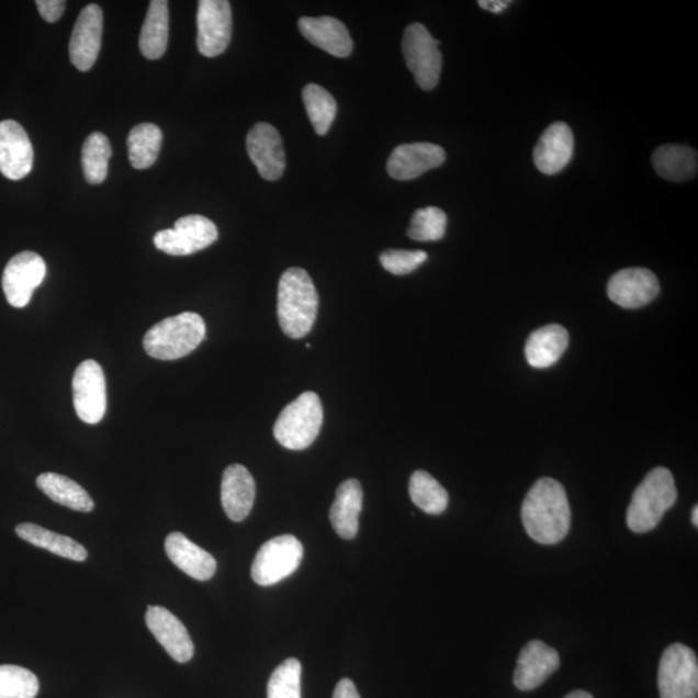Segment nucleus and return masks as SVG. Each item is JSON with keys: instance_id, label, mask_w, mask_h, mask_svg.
<instances>
[{"instance_id": "9d476101", "label": "nucleus", "mask_w": 698, "mask_h": 698, "mask_svg": "<svg viewBox=\"0 0 698 698\" xmlns=\"http://www.w3.org/2000/svg\"><path fill=\"white\" fill-rule=\"evenodd\" d=\"M72 402L76 413L85 424L98 425L106 413V381L103 368L93 360H86L72 376Z\"/></svg>"}, {"instance_id": "a878e982", "label": "nucleus", "mask_w": 698, "mask_h": 698, "mask_svg": "<svg viewBox=\"0 0 698 698\" xmlns=\"http://www.w3.org/2000/svg\"><path fill=\"white\" fill-rule=\"evenodd\" d=\"M169 2L151 0L139 40L144 57H147L148 60H158L165 55L167 45H169Z\"/></svg>"}, {"instance_id": "4be33fe9", "label": "nucleus", "mask_w": 698, "mask_h": 698, "mask_svg": "<svg viewBox=\"0 0 698 698\" xmlns=\"http://www.w3.org/2000/svg\"><path fill=\"white\" fill-rule=\"evenodd\" d=\"M165 550L171 562L189 577L198 581H209L214 577L217 568L215 558L188 540L184 534L174 532L167 536Z\"/></svg>"}, {"instance_id": "7c9ffc66", "label": "nucleus", "mask_w": 698, "mask_h": 698, "mask_svg": "<svg viewBox=\"0 0 698 698\" xmlns=\"http://www.w3.org/2000/svg\"><path fill=\"white\" fill-rule=\"evenodd\" d=\"M409 493L413 504L428 515H440L448 508V492L426 471L414 472L410 477Z\"/></svg>"}, {"instance_id": "5701e85b", "label": "nucleus", "mask_w": 698, "mask_h": 698, "mask_svg": "<svg viewBox=\"0 0 698 698\" xmlns=\"http://www.w3.org/2000/svg\"><path fill=\"white\" fill-rule=\"evenodd\" d=\"M300 31L312 45L336 57L345 58L352 54L353 42L347 27L338 19L302 18Z\"/></svg>"}, {"instance_id": "ddd939ff", "label": "nucleus", "mask_w": 698, "mask_h": 698, "mask_svg": "<svg viewBox=\"0 0 698 698\" xmlns=\"http://www.w3.org/2000/svg\"><path fill=\"white\" fill-rule=\"evenodd\" d=\"M607 293L609 300L622 308H642L656 300L660 282L650 269L627 268L610 278Z\"/></svg>"}, {"instance_id": "473e14b6", "label": "nucleus", "mask_w": 698, "mask_h": 698, "mask_svg": "<svg viewBox=\"0 0 698 698\" xmlns=\"http://www.w3.org/2000/svg\"><path fill=\"white\" fill-rule=\"evenodd\" d=\"M111 157V143L104 134L93 133L87 137L82 148V167L85 178L90 184L103 183Z\"/></svg>"}, {"instance_id": "4468645a", "label": "nucleus", "mask_w": 698, "mask_h": 698, "mask_svg": "<svg viewBox=\"0 0 698 698\" xmlns=\"http://www.w3.org/2000/svg\"><path fill=\"white\" fill-rule=\"evenodd\" d=\"M246 148L261 178L275 181L282 177L286 167L285 149L279 131L272 125L257 123L247 135Z\"/></svg>"}, {"instance_id": "423d86ee", "label": "nucleus", "mask_w": 698, "mask_h": 698, "mask_svg": "<svg viewBox=\"0 0 698 698\" xmlns=\"http://www.w3.org/2000/svg\"><path fill=\"white\" fill-rule=\"evenodd\" d=\"M303 555V544L296 537H274L258 551L251 568L252 579L260 586L279 584L300 568Z\"/></svg>"}, {"instance_id": "c9c22d12", "label": "nucleus", "mask_w": 698, "mask_h": 698, "mask_svg": "<svg viewBox=\"0 0 698 698\" xmlns=\"http://www.w3.org/2000/svg\"><path fill=\"white\" fill-rule=\"evenodd\" d=\"M302 665L296 658H288L275 667L268 682V698H302Z\"/></svg>"}, {"instance_id": "e433bc0d", "label": "nucleus", "mask_w": 698, "mask_h": 698, "mask_svg": "<svg viewBox=\"0 0 698 698\" xmlns=\"http://www.w3.org/2000/svg\"><path fill=\"white\" fill-rule=\"evenodd\" d=\"M427 258V252L420 250H387L381 254L380 261L385 271L405 275L416 271Z\"/></svg>"}, {"instance_id": "a19ab883", "label": "nucleus", "mask_w": 698, "mask_h": 698, "mask_svg": "<svg viewBox=\"0 0 698 698\" xmlns=\"http://www.w3.org/2000/svg\"><path fill=\"white\" fill-rule=\"evenodd\" d=\"M564 698H594L593 695L586 693V690H573L570 695H566Z\"/></svg>"}, {"instance_id": "c85d7f7f", "label": "nucleus", "mask_w": 698, "mask_h": 698, "mask_svg": "<svg viewBox=\"0 0 698 698\" xmlns=\"http://www.w3.org/2000/svg\"><path fill=\"white\" fill-rule=\"evenodd\" d=\"M16 533L21 540L32 543L36 548L45 549L61 558L75 560V562H85L87 556H89L81 543L71 540L70 537L50 532V530L36 526V524H19Z\"/></svg>"}, {"instance_id": "f704fd0d", "label": "nucleus", "mask_w": 698, "mask_h": 698, "mask_svg": "<svg viewBox=\"0 0 698 698\" xmlns=\"http://www.w3.org/2000/svg\"><path fill=\"white\" fill-rule=\"evenodd\" d=\"M40 693L38 678L25 667L0 666V698H35Z\"/></svg>"}, {"instance_id": "f03ea898", "label": "nucleus", "mask_w": 698, "mask_h": 698, "mask_svg": "<svg viewBox=\"0 0 698 698\" xmlns=\"http://www.w3.org/2000/svg\"><path fill=\"white\" fill-rule=\"evenodd\" d=\"M318 294L314 281L303 268H290L279 283L278 316L281 329L291 339L311 333L318 312Z\"/></svg>"}, {"instance_id": "7ed1b4c3", "label": "nucleus", "mask_w": 698, "mask_h": 698, "mask_svg": "<svg viewBox=\"0 0 698 698\" xmlns=\"http://www.w3.org/2000/svg\"><path fill=\"white\" fill-rule=\"evenodd\" d=\"M205 337L206 324L203 318L194 312H184L150 327L145 334L143 346L150 358L172 361L191 354Z\"/></svg>"}, {"instance_id": "6ab92c4d", "label": "nucleus", "mask_w": 698, "mask_h": 698, "mask_svg": "<svg viewBox=\"0 0 698 698\" xmlns=\"http://www.w3.org/2000/svg\"><path fill=\"white\" fill-rule=\"evenodd\" d=\"M145 622L157 642L177 661L185 664L193 658L194 644L179 618L164 607H148Z\"/></svg>"}, {"instance_id": "cd10ccee", "label": "nucleus", "mask_w": 698, "mask_h": 698, "mask_svg": "<svg viewBox=\"0 0 698 698\" xmlns=\"http://www.w3.org/2000/svg\"><path fill=\"white\" fill-rule=\"evenodd\" d=\"M36 486L56 504L79 513H91L94 504L81 485L64 475L45 472L36 479Z\"/></svg>"}, {"instance_id": "c756f323", "label": "nucleus", "mask_w": 698, "mask_h": 698, "mask_svg": "<svg viewBox=\"0 0 698 698\" xmlns=\"http://www.w3.org/2000/svg\"><path fill=\"white\" fill-rule=\"evenodd\" d=\"M162 131L153 123H140L131 130L127 139L128 158L136 170L149 169L156 164L162 147Z\"/></svg>"}, {"instance_id": "0eeeda50", "label": "nucleus", "mask_w": 698, "mask_h": 698, "mask_svg": "<svg viewBox=\"0 0 698 698\" xmlns=\"http://www.w3.org/2000/svg\"><path fill=\"white\" fill-rule=\"evenodd\" d=\"M440 42L434 40L425 25L412 24L405 29L403 54L407 68L421 90L431 91L440 81L442 56Z\"/></svg>"}, {"instance_id": "20e7f679", "label": "nucleus", "mask_w": 698, "mask_h": 698, "mask_svg": "<svg viewBox=\"0 0 698 698\" xmlns=\"http://www.w3.org/2000/svg\"><path fill=\"white\" fill-rule=\"evenodd\" d=\"M678 498L674 476L665 468L646 475L632 496L628 510V527L634 533L651 532L663 520Z\"/></svg>"}, {"instance_id": "a211bd4d", "label": "nucleus", "mask_w": 698, "mask_h": 698, "mask_svg": "<svg viewBox=\"0 0 698 698\" xmlns=\"http://www.w3.org/2000/svg\"><path fill=\"white\" fill-rule=\"evenodd\" d=\"M560 667V656L555 649L532 640L520 652L514 674L516 688L528 693L543 685Z\"/></svg>"}, {"instance_id": "72a5a7b5", "label": "nucleus", "mask_w": 698, "mask_h": 698, "mask_svg": "<svg viewBox=\"0 0 698 698\" xmlns=\"http://www.w3.org/2000/svg\"><path fill=\"white\" fill-rule=\"evenodd\" d=\"M448 217L439 207L419 209L414 213L407 236L414 241H440L447 232Z\"/></svg>"}, {"instance_id": "2eb2a0df", "label": "nucleus", "mask_w": 698, "mask_h": 698, "mask_svg": "<svg viewBox=\"0 0 698 698\" xmlns=\"http://www.w3.org/2000/svg\"><path fill=\"white\" fill-rule=\"evenodd\" d=\"M103 10L98 4L85 7L72 29L69 43L71 64L79 71H89L98 60L103 36Z\"/></svg>"}, {"instance_id": "dca6fc26", "label": "nucleus", "mask_w": 698, "mask_h": 698, "mask_svg": "<svg viewBox=\"0 0 698 698\" xmlns=\"http://www.w3.org/2000/svg\"><path fill=\"white\" fill-rule=\"evenodd\" d=\"M34 149L23 126L16 121L0 122V172L18 181L32 172Z\"/></svg>"}, {"instance_id": "58836bf2", "label": "nucleus", "mask_w": 698, "mask_h": 698, "mask_svg": "<svg viewBox=\"0 0 698 698\" xmlns=\"http://www.w3.org/2000/svg\"><path fill=\"white\" fill-rule=\"evenodd\" d=\"M333 698H361L358 688L353 685L351 679H341L336 690H334Z\"/></svg>"}, {"instance_id": "1a4fd4ad", "label": "nucleus", "mask_w": 698, "mask_h": 698, "mask_svg": "<svg viewBox=\"0 0 698 698\" xmlns=\"http://www.w3.org/2000/svg\"><path fill=\"white\" fill-rule=\"evenodd\" d=\"M219 233L216 225L202 215H187L174 223L172 229L156 233L155 245L158 250L172 257H187L207 249Z\"/></svg>"}, {"instance_id": "ea45409f", "label": "nucleus", "mask_w": 698, "mask_h": 698, "mask_svg": "<svg viewBox=\"0 0 698 698\" xmlns=\"http://www.w3.org/2000/svg\"><path fill=\"white\" fill-rule=\"evenodd\" d=\"M477 4L480 7H482V9L486 10V11H491L493 13H499L502 11H505L508 9V5L511 4V2H496V0H480V2H477Z\"/></svg>"}, {"instance_id": "b1692460", "label": "nucleus", "mask_w": 698, "mask_h": 698, "mask_svg": "<svg viewBox=\"0 0 698 698\" xmlns=\"http://www.w3.org/2000/svg\"><path fill=\"white\" fill-rule=\"evenodd\" d=\"M363 493L359 480L349 479L339 485L331 506L330 521L344 540H353L359 532Z\"/></svg>"}, {"instance_id": "39448f33", "label": "nucleus", "mask_w": 698, "mask_h": 698, "mask_svg": "<svg viewBox=\"0 0 698 698\" xmlns=\"http://www.w3.org/2000/svg\"><path fill=\"white\" fill-rule=\"evenodd\" d=\"M323 421L322 399L315 392H304L281 412L274 424V438L283 448L307 449L317 439Z\"/></svg>"}, {"instance_id": "4c0bfd02", "label": "nucleus", "mask_w": 698, "mask_h": 698, "mask_svg": "<svg viewBox=\"0 0 698 698\" xmlns=\"http://www.w3.org/2000/svg\"><path fill=\"white\" fill-rule=\"evenodd\" d=\"M35 4L43 20L50 24L60 20L65 9H67V2L64 0H36Z\"/></svg>"}, {"instance_id": "bb28decb", "label": "nucleus", "mask_w": 698, "mask_h": 698, "mask_svg": "<svg viewBox=\"0 0 698 698\" xmlns=\"http://www.w3.org/2000/svg\"><path fill=\"white\" fill-rule=\"evenodd\" d=\"M652 164L661 178L668 181H687L697 174L698 155L686 145L668 144L654 150Z\"/></svg>"}, {"instance_id": "f8f14e48", "label": "nucleus", "mask_w": 698, "mask_h": 698, "mask_svg": "<svg viewBox=\"0 0 698 698\" xmlns=\"http://www.w3.org/2000/svg\"><path fill=\"white\" fill-rule=\"evenodd\" d=\"M198 46L205 57L225 53L232 38V9L227 0H201L198 13Z\"/></svg>"}, {"instance_id": "412c9836", "label": "nucleus", "mask_w": 698, "mask_h": 698, "mask_svg": "<svg viewBox=\"0 0 698 698\" xmlns=\"http://www.w3.org/2000/svg\"><path fill=\"white\" fill-rule=\"evenodd\" d=\"M257 486L243 464H230L222 480V505L232 521H244L256 502Z\"/></svg>"}, {"instance_id": "6e6552de", "label": "nucleus", "mask_w": 698, "mask_h": 698, "mask_svg": "<svg viewBox=\"0 0 698 698\" xmlns=\"http://www.w3.org/2000/svg\"><path fill=\"white\" fill-rule=\"evenodd\" d=\"M658 689L661 698L698 697V661L689 646L674 643L660 661Z\"/></svg>"}, {"instance_id": "aec40b11", "label": "nucleus", "mask_w": 698, "mask_h": 698, "mask_svg": "<svg viewBox=\"0 0 698 698\" xmlns=\"http://www.w3.org/2000/svg\"><path fill=\"white\" fill-rule=\"evenodd\" d=\"M574 150L572 130L565 122L552 123L538 140L533 159L538 171L544 174L562 172L571 162Z\"/></svg>"}, {"instance_id": "f3484780", "label": "nucleus", "mask_w": 698, "mask_h": 698, "mask_svg": "<svg viewBox=\"0 0 698 698\" xmlns=\"http://www.w3.org/2000/svg\"><path fill=\"white\" fill-rule=\"evenodd\" d=\"M446 150L432 143H412L399 145L391 153L387 172L399 181L417 179L420 174L440 167L446 162Z\"/></svg>"}, {"instance_id": "393cba45", "label": "nucleus", "mask_w": 698, "mask_h": 698, "mask_svg": "<svg viewBox=\"0 0 698 698\" xmlns=\"http://www.w3.org/2000/svg\"><path fill=\"white\" fill-rule=\"evenodd\" d=\"M568 345L570 334L562 325L540 327L527 340V361L534 369L551 368L562 358Z\"/></svg>"}, {"instance_id": "2f4dec72", "label": "nucleus", "mask_w": 698, "mask_h": 698, "mask_svg": "<svg viewBox=\"0 0 698 698\" xmlns=\"http://www.w3.org/2000/svg\"><path fill=\"white\" fill-rule=\"evenodd\" d=\"M305 111L317 135H326L336 120L338 106L329 91L318 85H307L303 90Z\"/></svg>"}, {"instance_id": "f257e3e1", "label": "nucleus", "mask_w": 698, "mask_h": 698, "mask_svg": "<svg viewBox=\"0 0 698 698\" xmlns=\"http://www.w3.org/2000/svg\"><path fill=\"white\" fill-rule=\"evenodd\" d=\"M526 532L541 544H558L570 533L572 514L565 488L555 479L543 477L532 486L521 506Z\"/></svg>"}, {"instance_id": "79ce46f5", "label": "nucleus", "mask_w": 698, "mask_h": 698, "mask_svg": "<svg viewBox=\"0 0 698 698\" xmlns=\"http://www.w3.org/2000/svg\"><path fill=\"white\" fill-rule=\"evenodd\" d=\"M693 522L695 527L698 526V507L697 506H695L693 511Z\"/></svg>"}, {"instance_id": "9b49d317", "label": "nucleus", "mask_w": 698, "mask_h": 698, "mask_svg": "<svg viewBox=\"0 0 698 698\" xmlns=\"http://www.w3.org/2000/svg\"><path fill=\"white\" fill-rule=\"evenodd\" d=\"M47 274L46 261L38 254L23 251L14 256L3 272V291L14 308H24L32 301L35 289Z\"/></svg>"}]
</instances>
